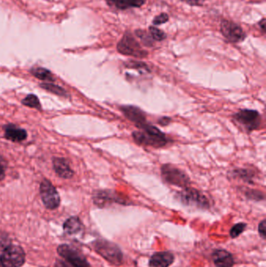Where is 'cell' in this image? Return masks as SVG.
Masks as SVG:
<instances>
[{"label": "cell", "instance_id": "1", "mask_svg": "<svg viewBox=\"0 0 266 267\" xmlns=\"http://www.w3.org/2000/svg\"><path fill=\"white\" fill-rule=\"evenodd\" d=\"M140 130L133 132L134 141L144 146L163 147L167 144L166 136L156 127L145 124L139 128Z\"/></svg>", "mask_w": 266, "mask_h": 267}, {"label": "cell", "instance_id": "2", "mask_svg": "<svg viewBox=\"0 0 266 267\" xmlns=\"http://www.w3.org/2000/svg\"><path fill=\"white\" fill-rule=\"evenodd\" d=\"M94 249L105 260L114 265L122 264L124 257L117 245L106 240H98L93 243Z\"/></svg>", "mask_w": 266, "mask_h": 267}, {"label": "cell", "instance_id": "3", "mask_svg": "<svg viewBox=\"0 0 266 267\" xmlns=\"http://www.w3.org/2000/svg\"><path fill=\"white\" fill-rule=\"evenodd\" d=\"M117 50L121 54L133 57L144 58L147 55V52L141 48L133 34L127 31L117 45Z\"/></svg>", "mask_w": 266, "mask_h": 267}, {"label": "cell", "instance_id": "4", "mask_svg": "<svg viewBox=\"0 0 266 267\" xmlns=\"http://www.w3.org/2000/svg\"><path fill=\"white\" fill-rule=\"evenodd\" d=\"M161 173L162 178L167 184L184 188L190 184V178L187 173L173 165H163L161 168Z\"/></svg>", "mask_w": 266, "mask_h": 267}, {"label": "cell", "instance_id": "5", "mask_svg": "<svg viewBox=\"0 0 266 267\" xmlns=\"http://www.w3.org/2000/svg\"><path fill=\"white\" fill-rule=\"evenodd\" d=\"M179 200L186 205L198 209H209V201L202 192L194 188H184L177 194Z\"/></svg>", "mask_w": 266, "mask_h": 267}, {"label": "cell", "instance_id": "6", "mask_svg": "<svg viewBox=\"0 0 266 267\" xmlns=\"http://www.w3.org/2000/svg\"><path fill=\"white\" fill-rule=\"evenodd\" d=\"M234 121L247 132L257 130L261 125V116L256 110H241L234 114Z\"/></svg>", "mask_w": 266, "mask_h": 267}, {"label": "cell", "instance_id": "7", "mask_svg": "<svg viewBox=\"0 0 266 267\" xmlns=\"http://www.w3.org/2000/svg\"><path fill=\"white\" fill-rule=\"evenodd\" d=\"M40 195L44 206L49 210H56L60 204V197L55 187L46 179L40 184Z\"/></svg>", "mask_w": 266, "mask_h": 267}, {"label": "cell", "instance_id": "8", "mask_svg": "<svg viewBox=\"0 0 266 267\" xmlns=\"http://www.w3.org/2000/svg\"><path fill=\"white\" fill-rule=\"evenodd\" d=\"M57 252L63 260L74 267H91L85 256L72 246L62 245L58 248Z\"/></svg>", "mask_w": 266, "mask_h": 267}, {"label": "cell", "instance_id": "9", "mask_svg": "<svg viewBox=\"0 0 266 267\" xmlns=\"http://www.w3.org/2000/svg\"><path fill=\"white\" fill-rule=\"evenodd\" d=\"M4 267H20L25 262V254L22 248L17 246H8L1 257Z\"/></svg>", "mask_w": 266, "mask_h": 267}, {"label": "cell", "instance_id": "10", "mask_svg": "<svg viewBox=\"0 0 266 267\" xmlns=\"http://www.w3.org/2000/svg\"><path fill=\"white\" fill-rule=\"evenodd\" d=\"M221 32L229 42L238 43L246 38V34L241 26L230 20H223L221 23Z\"/></svg>", "mask_w": 266, "mask_h": 267}, {"label": "cell", "instance_id": "11", "mask_svg": "<svg viewBox=\"0 0 266 267\" xmlns=\"http://www.w3.org/2000/svg\"><path fill=\"white\" fill-rule=\"evenodd\" d=\"M121 110L124 116L130 121L134 123L138 129L140 127L147 124L145 114L138 107H133V106H124V107H121Z\"/></svg>", "mask_w": 266, "mask_h": 267}, {"label": "cell", "instance_id": "12", "mask_svg": "<svg viewBox=\"0 0 266 267\" xmlns=\"http://www.w3.org/2000/svg\"><path fill=\"white\" fill-rule=\"evenodd\" d=\"M93 199L94 202L99 206H104L113 202L121 204H124L125 202L121 197L117 196V195L110 191H96V193L94 194Z\"/></svg>", "mask_w": 266, "mask_h": 267}, {"label": "cell", "instance_id": "13", "mask_svg": "<svg viewBox=\"0 0 266 267\" xmlns=\"http://www.w3.org/2000/svg\"><path fill=\"white\" fill-rule=\"evenodd\" d=\"M53 169L56 174L62 178L69 179L74 176V170L70 167L68 161L63 158H54L52 160Z\"/></svg>", "mask_w": 266, "mask_h": 267}, {"label": "cell", "instance_id": "14", "mask_svg": "<svg viewBox=\"0 0 266 267\" xmlns=\"http://www.w3.org/2000/svg\"><path fill=\"white\" fill-rule=\"evenodd\" d=\"M174 261V256L169 252L155 253L149 260L151 267H169Z\"/></svg>", "mask_w": 266, "mask_h": 267}, {"label": "cell", "instance_id": "15", "mask_svg": "<svg viewBox=\"0 0 266 267\" xmlns=\"http://www.w3.org/2000/svg\"><path fill=\"white\" fill-rule=\"evenodd\" d=\"M212 260L217 267H232L234 265L232 255L223 249L216 250L212 253Z\"/></svg>", "mask_w": 266, "mask_h": 267}, {"label": "cell", "instance_id": "16", "mask_svg": "<svg viewBox=\"0 0 266 267\" xmlns=\"http://www.w3.org/2000/svg\"><path fill=\"white\" fill-rule=\"evenodd\" d=\"M5 137L13 142H20L27 138V133L24 129L17 128L15 125H9L5 127Z\"/></svg>", "mask_w": 266, "mask_h": 267}, {"label": "cell", "instance_id": "17", "mask_svg": "<svg viewBox=\"0 0 266 267\" xmlns=\"http://www.w3.org/2000/svg\"><path fill=\"white\" fill-rule=\"evenodd\" d=\"M111 7L117 9H127L130 8H138L142 6L146 0H106Z\"/></svg>", "mask_w": 266, "mask_h": 267}, {"label": "cell", "instance_id": "18", "mask_svg": "<svg viewBox=\"0 0 266 267\" xmlns=\"http://www.w3.org/2000/svg\"><path fill=\"white\" fill-rule=\"evenodd\" d=\"M82 223L78 217H71L63 224L65 232L69 235H75L79 233L82 230Z\"/></svg>", "mask_w": 266, "mask_h": 267}, {"label": "cell", "instance_id": "19", "mask_svg": "<svg viewBox=\"0 0 266 267\" xmlns=\"http://www.w3.org/2000/svg\"><path fill=\"white\" fill-rule=\"evenodd\" d=\"M31 73L33 76L41 80V81H54L56 80L51 71L43 68V67H36V68L31 69Z\"/></svg>", "mask_w": 266, "mask_h": 267}, {"label": "cell", "instance_id": "20", "mask_svg": "<svg viewBox=\"0 0 266 267\" xmlns=\"http://www.w3.org/2000/svg\"><path fill=\"white\" fill-rule=\"evenodd\" d=\"M40 87L48 92L57 95V96H63V97H67L69 96L68 93L66 92L64 89L59 85H54V84L41 83Z\"/></svg>", "mask_w": 266, "mask_h": 267}, {"label": "cell", "instance_id": "21", "mask_svg": "<svg viewBox=\"0 0 266 267\" xmlns=\"http://www.w3.org/2000/svg\"><path fill=\"white\" fill-rule=\"evenodd\" d=\"M22 104L26 107L41 110V106L38 98L35 95H28L22 100Z\"/></svg>", "mask_w": 266, "mask_h": 267}, {"label": "cell", "instance_id": "22", "mask_svg": "<svg viewBox=\"0 0 266 267\" xmlns=\"http://www.w3.org/2000/svg\"><path fill=\"white\" fill-rule=\"evenodd\" d=\"M233 176L236 178L242 179L244 181H252L254 177V173L252 170H245V169H239V170H235L233 171Z\"/></svg>", "mask_w": 266, "mask_h": 267}, {"label": "cell", "instance_id": "23", "mask_svg": "<svg viewBox=\"0 0 266 267\" xmlns=\"http://www.w3.org/2000/svg\"><path fill=\"white\" fill-rule=\"evenodd\" d=\"M150 34H151V38L155 41H163L164 39L166 38V34L164 31H162L160 29L157 28V27H154V26H151L149 27Z\"/></svg>", "mask_w": 266, "mask_h": 267}, {"label": "cell", "instance_id": "24", "mask_svg": "<svg viewBox=\"0 0 266 267\" xmlns=\"http://www.w3.org/2000/svg\"><path fill=\"white\" fill-rule=\"evenodd\" d=\"M246 227L247 224L245 223H239V224H236L230 230V236L232 239L238 238L241 233H243Z\"/></svg>", "mask_w": 266, "mask_h": 267}, {"label": "cell", "instance_id": "25", "mask_svg": "<svg viewBox=\"0 0 266 267\" xmlns=\"http://www.w3.org/2000/svg\"><path fill=\"white\" fill-rule=\"evenodd\" d=\"M137 36L142 41L143 44L146 46H151L152 45V38L150 37L145 31H141V30H137L136 31Z\"/></svg>", "mask_w": 266, "mask_h": 267}, {"label": "cell", "instance_id": "26", "mask_svg": "<svg viewBox=\"0 0 266 267\" xmlns=\"http://www.w3.org/2000/svg\"><path fill=\"white\" fill-rule=\"evenodd\" d=\"M246 196L248 199H252V200L261 201L264 199V195L262 193L261 191H256V190H249L247 191Z\"/></svg>", "mask_w": 266, "mask_h": 267}, {"label": "cell", "instance_id": "27", "mask_svg": "<svg viewBox=\"0 0 266 267\" xmlns=\"http://www.w3.org/2000/svg\"><path fill=\"white\" fill-rule=\"evenodd\" d=\"M168 20H169V16L167 13H162L155 16L152 20V24L153 25H160V24H165Z\"/></svg>", "mask_w": 266, "mask_h": 267}, {"label": "cell", "instance_id": "28", "mask_svg": "<svg viewBox=\"0 0 266 267\" xmlns=\"http://www.w3.org/2000/svg\"><path fill=\"white\" fill-rule=\"evenodd\" d=\"M259 233L263 239L266 237V220H263L259 225Z\"/></svg>", "mask_w": 266, "mask_h": 267}, {"label": "cell", "instance_id": "29", "mask_svg": "<svg viewBox=\"0 0 266 267\" xmlns=\"http://www.w3.org/2000/svg\"><path fill=\"white\" fill-rule=\"evenodd\" d=\"M54 267H75L74 266L71 265V264H68V263L66 262L65 260H59L56 261V264H55Z\"/></svg>", "mask_w": 266, "mask_h": 267}, {"label": "cell", "instance_id": "30", "mask_svg": "<svg viewBox=\"0 0 266 267\" xmlns=\"http://www.w3.org/2000/svg\"><path fill=\"white\" fill-rule=\"evenodd\" d=\"M5 166L4 164L3 161L0 158V181L5 177Z\"/></svg>", "mask_w": 266, "mask_h": 267}, {"label": "cell", "instance_id": "31", "mask_svg": "<svg viewBox=\"0 0 266 267\" xmlns=\"http://www.w3.org/2000/svg\"><path fill=\"white\" fill-rule=\"evenodd\" d=\"M187 3L191 5H202L207 0H185Z\"/></svg>", "mask_w": 266, "mask_h": 267}, {"label": "cell", "instance_id": "32", "mask_svg": "<svg viewBox=\"0 0 266 267\" xmlns=\"http://www.w3.org/2000/svg\"><path fill=\"white\" fill-rule=\"evenodd\" d=\"M259 27H261L262 31L265 32L266 31V18L262 19L260 22H259Z\"/></svg>", "mask_w": 266, "mask_h": 267}, {"label": "cell", "instance_id": "33", "mask_svg": "<svg viewBox=\"0 0 266 267\" xmlns=\"http://www.w3.org/2000/svg\"><path fill=\"white\" fill-rule=\"evenodd\" d=\"M170 122V120L169 119V118H162L161 121H159V124H161L162 125H167Z\"/></svg>", "mask_w": 266, "mask_h": 267}, {"label": "cell", "instance_id": "34", "mask_svg": "<svg viewBox=\"0 0 266 267\" xmlns=\"http://www.w3.org/2000/svg\"><path fill=\"white\" fill-rule=\"evenodd\" d=\"M0 267H4L3 264H2V260H1V257H0Z\"/></svg>", "mask_w": 266, "mask_h": 267}]
</instances>
